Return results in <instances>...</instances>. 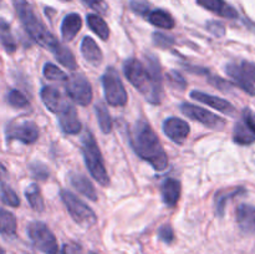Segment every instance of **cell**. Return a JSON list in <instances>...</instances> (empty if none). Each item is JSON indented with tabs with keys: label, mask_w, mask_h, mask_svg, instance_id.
<instances>
[{
	"label": "cell",
	"mask_w": 255,
	"mask_h": 254,
	"mask_svg": "<svg viewBox=\"0 0 255 254\" xmlns=\"http://www.w3.org/2000/svg\"><path fill=\"white\" fill-rule=\"evenodd\" d=\"M0 254H4V249H2L1 247H0Z\"/></svg>",
	"instance_id": "obj_46"
},
{
	"label": "cell",
	"mask_w": 255,
	"mask_h": 254,
	"mask_svg": "<svg viewBox=\"0 0 255 254\" xmlns=\"http://www.w3.org/2000/svg\"><path fill=\"white\" fill-rule=\"evenodd\" d=\"M153 42L161 49H167L174 44V40L171 36L162 34V32H154L153 34Z\"/></svg>",
	"instance_id": "obj_37"
},
{
	"label": "cell",
	"mask_w": 255,
	"mask_h": 254,
	"mask_svg": "<svg viewBox=\"0 0 255 254\" xmlns=\"http://www.w3.org/2000/svg\"><path fill=\"white\" fill-rule=\"evenodd\" d=\"M42 74L47 80H52V81H66L67 80V75L60 67L51 64V62L45 64L44 69H42Z\"/></svg>",
	"instance_id": "obj_32"
},
{
	"label": "cell",
	"mask_w": 255,
	"mask_h": 254,
	"mask_svg": "<svg viewBox=\"0 0 255 254\" xmlns=\"http://www.w3.org/2000/svg\"><path fill=\"white\" fill-rule=\"evenodd\" d=\"M96 115L101 131L104 133H110L112 131V119L110 116V112L107 110V107L104 104H101V102H99L96 105Z\"/></svg>",
	"instance_id": "obj_29"
},
{
	"label": "cell",
	"mask_w": 255,
	"mask_h": 254,
	"mask_svg": "<svg viewBox=\"0 0 255 254\" xmlns=\"http://www.w3.org/2000/svg\"><path fill=\"white\" fill-rule=\"evenodd\" d=\"M60 197H61L62 202L66 206L70 216L72 217V219L77 224L85 227V228H89V227H92L96 223L97 217L95 212L87 204H85L79 197H76L67 189H62L60 192Z\"/></svg>",
	"instance_id": "obj_5"
},
{
	"label": "cell",
	"mask_w": 255,
	"mask_h": 254,
	"mask_svg": "<svg viewBox=\"0 0 255 254\" xmlns=\"http://www.w3.org/2000/svg\"><path fill=\"white\" fill-rule=\"evenodd\" d=\"M0 197L1 201L4 202L6 206L10 207H19L20 206V199L17 194L15 193L14 189L9 187L5 183H0Z\"/></svg>",
	"instance_id": "obj_31"
},
{
	"label": "cell",
	"mask_w": 255,
	"mask_h": 254,
	"mask_svg": "<svg viewBox=\"0 0 255 254\" xmlns=\"http://www.w3.org/2000/svg\"><path fill=\"white\" fill-rule=\"evenodd\" d=\"M70 183L85 197L91 201H97L96 189H95L94 184L90 182V179H87L85 176L80 173H70Z\"/></svg>",
	"instance_id": "obj_21"
},
{
	"label": "cell",
	"mask_w": 255,
	"mask_h": 254,
	"mask_svg": "<svg viewBox=\"0 0 255 254\" xmlns=\"http://www.w3.org/2000/svg\"><path fill=\"white\" fill-rule=\"evenodd\" d=\"M5 174H6V169H5V167L0 163V178H1L2 176H5Z\"/></svg>",
	"instance_id": "obj_44"
},
{
	"label": "cell",
	"mask_w": 255,
	"mask_h": 254,
	"mask_svg": "<svg viewBox=\"0 0 255 254\" xmlns=\"http://www.w3.org/2000/svg\"><path fill=\"white\" fill-rule=\"evenodd\" d=\"M237 222L244 233H255V207L241 204L237 208Z\"/></svg>",
	"instance_id": "obj_17"
},
{
	"label": "cell",
	"mask_w": 255,
	"mask_h": 254,
	"mask_svg": "<svg viewBox=\"0 0 255 254\" xmlns=\"http://www.w3.org/2000/svg\"><path fill=\"white\" fill-rule=\"evenodd\" d=\"M226 72L243 91L252 95V96H255L254 84L248 79V76H247L246 72L243 71L241 66H238L237 64H228L226 66Z\"/></svg>",
	"instance_id": "obj_14"
},
{
	"label": "cell",
	"mask_w": 255,
	"mask_h": 254,
	"mask_svg": "<svg viewBox=\"0 0 255 254\" xmlns=\"http://www.w3.org/2000/svg\"><path fill=\"white\" fill-rule=\"evenodd\" d=\"M163 132L174 143H183L188 137L191 128L184 120L178 117H169L163 122Z\"/></svg>",
	"instance_id": "obj_11"
},
{
	"label": "cell",
	"mask_w": 255,
	"mask_h": 254,
	"mask_svg": "<svg viewBox=\"0 0 255 254\" xmlns=\"http://www.w3.org/2000/svg\"><path fill=\"white\" fill-rule=\"evenodd\" d=\"M207 29H208L209 32H212V34L217 37H222L226 35V27H224V25L219 21H209L208 24H207Z\"/></svg>",
	"instance_id": "obj_39"
},
{
	"label": "cell",
	"mask_w": 255,
	"mask_h": 254,
	"mask_svg": "<svg viewBox=\"0 0 255 254\" xmlns=\"http://www.w3.org/2000/svg\"><path fill=\"white\" fill-rule=\"evenodd\" d=\"M27 236L32 242L34 247L45 254H55L59 251L57 241L49 227L39 221L29 223L26 228Z\"/></svg>",
	"instance_id": "obj_7"
},
{
	"label": "cell",
	"mask_w": 255,
	"mask_h": 254,
	"mask_svg": "<svg viewBox=\"0 0 255 254\" xmlns=\"http://www.w3.org/2000/svg\"><path fill=\"white\" fill-rule=\"evenodd\" d=\"M12 2H14L15 10H16L20 21H21L22 26L26 30L27 34L30 35V37L34 39L44 49L49 50L54 55L56 54V51L62 46V44L59 40L55 39L54 35L46 29L44 22L35 14L34 9L27 2V0H12Z\"/></svg>",
	"instance_id": "obj_3"
},
{
	"label": "cell",
	"mask_w": 255,
	"mask_h": 254,
	"mask_svg": "<svg viewBox=\"0 0 255 254\" xmlns=\"http://www.w3.org/2000/svg\"><path fill=\"white\" fill-rule=\"evenodd\" d=\"M146 17L152 25H154L157 27H161V29H173L174 25H176L172 15L161 9L148 12Z\"/></svg>",
	"instance_id": "obj_23"
},
{
	"label": "cell",
	"mask_w": 255,
	"mask_h": 254,
	"mask_svg": "<svg viewBox=\"0 0 255 254\" xmlns=\"http://www.w3.org/2000/svg\"><path fill=\"white\" fill-rule=\"evenodd\" d=\"M158 238L161 241H163L164 243L169 244L174 241V232L172 229V227L169 224H166V226H162L158 231Z\"/></svg>",
	"instance_id": "obj_38"
},
{
	"label": "cell",
	"mask_w": 255,
	"mask_h": 254,
	"mask_svg": "<svg viewBox=\"0 0 255 254\" xmlns=\"http://www.w3.org/2000/svg\"><path fill=\"white\" fill-rule=\"evenodd\" d=\"M241 67L243 69V71L246 72V75L248 76V79L251 80L253 84H255V64L249 61H243L242 62Z\"/></svg>",
	"instance_id": "obj_41"
},
{
	"label": "cell",
	"mask_w": 255,
	"mask_h": 254,
	"mask_svg": "<svg viewBox=\"0 0 255 254\" xmlns=\"http://www.w3.org/2000/svg\"><path fill=\"white\" fill-rule=\"evenodd\" d=\"M16 217L9 211L0 209V234L5 238H12L16 234Z\"/></svg>",
	"instance_id": "obj_22"
},
{
	"label": "cell",
	"mask_w": 255,
	"mask_h": 254,
	"mask_svg": "<svg viewBox=\"0 0 255 254\" xmlns=\"http://www.w3.org/2000/svg\"><path fill=\"white\" fill-rule=\"evenodd\" d=\"M82 26V20L79 14L76 12H71V14L66 15L62 20L61 24V35L64 37L65 41H71L77 32L80 31Z\"/></svg>",
	"instance_id": "obj_20"
},
{
	"label": "cell",
	"mask_w": 255,
	"mask_h": 254,
	"mask_svg": "<svg viewBox=\"0 0 255 254\" xmlns=\"http://www.w3.org/2000/svg\"><path fill=\"white\" fill-rule=\"evenodd\" d=\"M81 149L84 154L85 163L91 176L99 182L101 186L107 187L110 183L109 174H107L106 167H105L104 158H102L101 151L99 148L94 134L90 131H86L81 138Z\"/></svg>",
	"instance_id": "obj_4"
},
{
	"label": "cell",
	"mask_w": 255,
	"mask_h": 254,
	"mask_svg": "<svg viewBox=\"0 0 255 254\" xmlns=\"http://www.w3.org/2000/svg\"><path fill=\"white\" fill-rule=\"evenodd\" d=\"M55 59H56L60 64L64 65L65 67H67V69L76 70L77 62L76 60H75L74 54H72L67 47H65L64 45H62V46L56 51V54H55Z\"/></svg>",
	"instance_id": "obj_30"
},
{
	"label": "cell",
	"mask_w": 255,
	"mask_h": 254,
	"mask_svg": "<svg viewBox=\"0 0 255 254\" xmlns=\"http://www.w3.org/2000/svg\"><path fill=\"white\" fill-rule=\"evenodd\" d=\"M64 1H70V0H64Z\"/></svg>",
	"instance_id": "obj_47"
},
{
	"label": "cell",
	"mask_w": 255,
	"mask_h": 254,
	"mask_svg": "<svg viewBox=\"0 0 255 254\" xmlns=\"http://www.w3.org/2000/svg\"><path fill=\"white\" fill-rule=\"evenodd\" d=\"M0 42L9 54H12L16 50V41L12 36L9 22L2 19V17H0Z\"/></svg>",
	"instance_id": "obj_26"
},
{
	"label": "cell",
	"mask_w": 255,
	"mask_h": 254,
	"mask_svg": "<svg viewBox=\"0 0 255 254\" xmlns=\"http://www.w3.org/2000/svg\"><path fill=\"white\" fill-rule=\"evenodd\" d=\"M81 54L85 57V60L89 61L91 65H94V66H99L102 62V59H104V55H102L100 46L90 36L84 37V40H82Z\"/></svg>",
	"instance_id": "obj_18"
},
{
	"label": "cell",
	"mask_w": 255,
	"mask_h": 254,
	"mask_svg": "<svg viewBox=\"0 0 255 254\" xmlns=\"http://www.w3.org/2000/svg\"><path fill=\"white\" fill-rule=\"evenodd\" d=\"M208 80L212 85L217 86L218 89L223 90V91H227V89H228V87H231V84H229V82L224 81V80H222L221 77H218V76H209Z\"/></svg>",
	"instance_id": "obj_43"
},
{
	"label": "cell",
	"mask_w": 255,
	"mask_h": 254,
	"mask_svg": "<svg viewBox=\"0 0 255 254\" xmlns=\"http://www.w3.org/2000/svg\"><path fill=\"white\" fill-rule=\"evenodd\" d=\"M243 121L248 125L249 128L255 133V115L252 112V110L244 109L243 111Z\"/></svg>",
	"instance_id": "obj_42"
},
{
	"label": "cell",
	"mask_w": 255,
	"mask_h": 254,
	"mask_svg": "<svg viewBox=\"0 0 255 254\" xmlns=\"http://www.w3.org/2000/svg\"><path fill=\"white\" fill-rule=\"evenodd\" d=\"M102 86H104L106 101L111 106H125L128 101V96L125 90L124 84L119 76V72L114 67H109L102 75Z\"/></svg>",
	"instance_id": "obj_6"
},
{
	"label": "cell",
	"mask_w": 255,
	"mask_h": 254,
	"mask_svg": "<svg viewBox=\"0 0 255 254\" xmlns=\"http://www.w3.org/2000/svg\"><path fill=\"white\" fill-rule=\"evenodd\" d=\"M25 197H26L27 202L31 206V208L36 212L44 211V199H42L41 191H40L39 186L35 183L30 184L25 191Z\"/></svg>",
	"instance_id": "obj_27"
},
{
	"label": "cell",
	"mask_w": 255,
	"mask_h": 254,
	"mask_svg": "<svg viewBox=\"0 0 255 254\" xmlns=\"http://www.w3.org/2000/svg\"><path fill=\"white\" fill-rule=\"evenodd\" d=\"M39 128L32 121H15L6 127L7 141H19L25 144H31L37 141Z\"/></svg>",
	"instance_id": "obj_10"
},
{
	"label": "cell",
	"mask_w": 255,
	"mask_h": 254,
	"mask_svg": "<svg viewBox=\"0 0 255 254\" xmlns=\"http://www.w3.org/2000/svg\"><path fill=\"white\" fill-rule=\"evenodd\" d=\"M246 189L244 188H236L232 189V191H222L219 192L218 194L216 196V212L219 217L224 216V209H226V204L227 201L233 197L238 196V194L244 193Z\"/></svg>",
	"instance_id": "obj_28"
},
{
	"label": "cell",
	"mask_w": 255,
	"mask_h": 254,
	"mask_svg": "<svg viewBox=\"0 0 255 254\" xmlns=\"http://www.w3.org/2000/svg\"><path fill=\"white\" fill-rule=\"evenodd\" d=\"M87 25H89L90 29L97 35L101 40H107L110 36V29L109 25L106 24L104 19L101 16H99L97 14H89L86 17Z\"/></svg>",
	"instance_id": "obj_25"
},
{
	"label": "cell",
	"mask_w": 255,
	"mask_h": 254,
	"mask_svg": "<svg viewBox=\"0 0 255 254\" xmlns=\"http://www.w3.org/2000/svg\"><path fill=\"white\" fill-rule=\"evenodd\" d=\"M55 254H67L66 253V247H64V248H62L61 251H57Z\"/></svg>",
	"instance_id": "obj_45"
},
{
	"label": "cell",
	"mask_w": 255,
	"mask_h": 254,
	"mask_svg": "<svg viewBox=\"0 0 255 254\" xmlns=\"http://www.w3.org/2000/svg\"><path fill=\"white\" fill-rule=\"evenodd\" d=\"M144 66L139 60L128 59L124 65V71L127 80L138 90L144 99L153 105H159L163 97V77L158 60L148 55Z\"/></svg>",
	"instance_id": "obj_1"
},
{
	"label": "cell",
	"mask_w": 255,
	"mask_h": 254,
	"mask_svg": "<svg viewBox=\"0 0 255 254\" xmlns=\"http://www.w3.org/2000/svg\"><path fill=\"white\" fill-rule=\"evenodd\" d=\"M6 101L10 106L15 107V109H25L29 106V100L17 90H10L7 92Z\"/></svg>",
	"instance_id": "obj_33"
},
{
	"label": "cell",
	"mask_w": 255,
	"mask_h": 254,
	"mask_svg": "<svg viewBox=\"0 0 255 254\" xmlns=\"http://www.w3.org/2000/svg\"><path fill=\"white\" fill-rule=\"evenodd\" d=\"M234 142L238 144H252L255 141V133L248 127L244 121L237 122L233 131Z\"/></svg>",
	"instance_id": "obj_24"
},
{
	"label": "cell",
	"mask_w": 255,
	"mask_h": 254,
	"mask_svg": "<svg viewBox=\"0 0 255 254\" xmlns=\"http://www.w3.org/2000/svg\"><path fill=\"white\" fill-rule=\"evenodd\" d=\"M166 77H167V81H168L169 86H172L173 89L179 90V91H183V90L187 87L186 79H184V77L182 76L178 71H174V70H172V71H169L168 74H167Z\"/></svg>",
	"instance_id": "obj_35"
},
{
	"label": "cell",
	"mask_w": 255,
	"mask_h": 254,
	"mask_svg": "<svg viewBox=\"0 0 255 254\" xmlns=\"http://www.w3.org/2000/svg\"><path fill=\"white\" fill-rule=\"evenodd\" d=\"M59 124L62 131L67 134H77L81 131V122L77 117L76 109L70 102H65L59 111Z\"/></svg>",
	"instance_id": "obj_12"
},
{
	"label": "cell",
	"mask_w": 255,
	"mask_h": 254,
	"mask_svg": "<svg viewBox=\"0 0 255 254\" xmlns=\"http://www.w3.org/2000/svg\"><path fill=\"white\" fill-rule=\"evenodd\" d=\"M66 92L72 101L80 106H87L92 101V89L84 75H72L66 80Z\"/></svg>",
	"instance_id": "obj_9"
},
{
	"label": "cell",
	"mask_w": 255,
	"mask_h": 254,
	"mask_svg": "<svg viewBox=\"0 0 255 254\" xmlns=\"http://www.w3.org/2000/svg\"><path fill=\"white\" fill-rule=\"evenodd\" d=\"M197 2L204 9L216 12V14L227 17V19H237L238 17L237 10L229 4H227L224 0H197Z\"/></svg>",
	"instance_id": "obj_16"
},
{
	"label": "cell",
	"mask_w": 255,
	"mask_h": 254,
	"mask_svg": "<svg viewBox=\"0 0 255 254\" xmlns=\"http://www.w3.org/2000/svg\"><path fill=\"white\" fill-rule=\"evenodd\" d=\"M191 97L193 100L202 102V104H206L208 106L213 107V109L218 110L219 112L224 115H228V116H234L236 115V109H234L233 105L229 101H227V100L221 99V97L212 96V95H208L202 91H192Z\"/></svg>",
	"instance_id": "obj_13"
},
{
	"label": "cell",
	"mask_w": 255,
	"mask_h": 254,
	"mask_svg": "<svg viewBox=\"0 0 255 254\" xmlns=\"http://www.w3.org/2000/svg\"><path fill=\"white\" fill-rule=\"evenodd\" d=\"M131 7L134 12L139 15H146L149 12V6L146 1H141V0H132Z\"/></svg>",
	"instance_id": "obj_40"
},
{
	"label": "cell",
	"mask_w": 255,
	"mask_h": 254,
	"mask_svg": "<svg viewBox=\"0 0 255 254\" xmlns=\"http://www.w3.org/2000/svg\"><path fill=\"white\" fill-rule=\"evenodd\" d=\"M82 2L86 6H89L90 9L95 10L100 14H106L107 10H109V5L105 0H82Z\"/></svg>",
	"instance_id": "obj_36"
},
{
	"label": "cell",
	"mask_w": 255,
	"mask_h": 254,
	"mask_svg": "<svg viewBox=\"0 0 255 254\" xmlns=\"http://www.w3.org/2000/svg\"><path fill=\"white\" fill-rule=\"evenodd\" d=\"M30 173H31L32 178H36L39 181H45V179L49 178V168H47L46 164L41 163L39 161H35L32 163H30L29 166Z\"/></svg>",
	"instance_id": "obj_34"
},
{
	"label": "cell",
	"mask_w": 255,
	"mask_h": 254,
	"mask_svg": "<svg viewBox=\"0 0 255 254\" xmlns=\"http://www.w3.org/2000/svg\"><path fill=\"white\" fill-rule=\"evenodd\" d=\"M179 110H181V112L184 116L189 117V119L194 120V121L201 122L202 125L207 126L208 128L222 131L224 128V126H226V120L217 116L213 112L208 111V110L203 109V107L184 102V104H182L179 106Z\"/></svg>",
	"instance_id": "obj_8"
},
{
	"label": "cell",
	"mask_w": 255,
	"mask_h": 254,
	"mask_svg": "<svg viewBox=\"0 0 255 254\" xmlns=\"http://www.w3.org/2000/svg\"><path fill=\"white\" fill-rule=\"evenodd\" d=\"M181 197V183L174 178H167L162 184V198L168 207H176Z\"/></svg>",
	"instance_id": "obj_19"
},
{
	"label": "cell",
	"mask_w": 255,
	"mask_h": 254,
	"mask_svg": "<svg viewBox=\"0 0 255 254\" xmlns=\"http://www.w3.org/2000/svg\"><path fill=\"white\" fill-rule=\"evenodd\" d=\"M40 96H41V100L46 109L51 111L52 114H59V111L66 102L62 99L59 90L54 86L42 87V90L40 91Z\"/></svg>",
	"instance_id": "obj_15"
},
{
	"label": "cell",
	"mask_w": 255,
	"mask_h": 254,
	"mask_svg": "<svg viewBox=\"0 0 255 254\" xmlns=\"http://www.w3.org/2000/svg\"><path fill=\"white\" fill-rule=\"evenodd\" d=\"M132 148L138 157L148 162L156 171H164L168 166V157L163 149L158 136L144 120H138L134 124L129 137Z\"/></svg>",
	"instance_id": "obj_2"
}]
</instances>
